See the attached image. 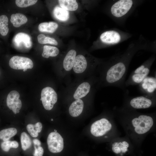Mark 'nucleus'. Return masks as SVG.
<instances>
[{"instance_id": "nucleus-3", "label": "nucleus", "mask_w": 156, "mask_h": 156, "mask_svg": "<svg viewBox=\"0 0 156 156\" xmlns=\"http://www.w3.org/2000/svg\"><path fill=\"white\" fill-rule=\"evenodd\" d=\"M131 123L134 132L138 135H142L150 130L153 125L154 121L151 116L140 114L132 119Z\"/></svg>"}, {"instance_id": "nucleus-28", "label": "nucleus", "mask_w": 156, "mask_h": 156, "mask_svg": "<svg viewBox=\"0 0 156 156\" xmlns=\"http://www.w3.org/2000/svg\"><path fill=\"white\" fill-rule=\"evenodd\" d=\"M18 146V142L16 141L9 140L3 141L1 145L2 150L5 152H8L11 148H17Z\"/></svg>"}, {"instance_id": "nucleus-22", "label": "nucleus", "mask_w": 156, "mask_h": 156, "mask_svg": "<svg viewBox=\"0 0 156 156\" xmlns=\"http://www.w3.org/2000/svg\"><path fill=\"white\" fill-rule=\"evenodd\" d=\"M8 18L5 14L0 15V35L3 37H5L8 34Z\"/></svg>"}, {"instance_id": "nucleus-8", "label": "nucleus", "mask_w": 156, "mask_h": 156, "mask_svg": "<svg viewBox=\"0 0 156 156\" xmlns=\"http://www.w3.org/2000/svg\"><path fill=\"white\" fill-rule=\"evenodd\" d=\"M133 4L131 0H120L115 3L112 6L111 12L116 17H121L129 10Z\"/></svg>"}, {"instance_id": "nucleus-17", "label": "nucleus", "mask_w": 156, "mask_h": 156, "mask_svg": "<svg viewBox=\"0 0 156 156\" xmlns=\"http://www.w3.org/2000/svg\"><path fill=\"white\" fill-rule=\"evenodd\" d=\"M76 55V52L74 50H71L68 52L63 62V67L66 70L70 71L73 68Z\"/></svg>"}, {"instance_id": "nucleus-19", "label": "nucleus", "mask_w": 156, "mask_h": 156, "mask_svg": "<svg viewBox=\"0 0 156 156\" xmlns=\"http://www.w3.org/2000/svg\"><path fill=\"white\" fill-rule=\"evenodd\" d=\"M10 21L14 27H18L26 23L27 21V19L23 14L17 13L11 15Z\"/></svg>"}, {"instance_id": "nucleus-16", "label": "nucleus", "mask_w": 156, "mask_h": 156, "mask_svg": "<svg viewBox=\"0 0 156 156\" xmlns=\"http://www.w3.org/2000/svg\"><path fill=\"white\" fill-rule=\"evenodd\" d=\"M83 107V102L81 99L76 100L70 105L69 108V113L72 117H77L82 112Z\"/></svg>"}, {"instance_id": "nucleus-14", "label": "nucleus", "mask_w": 156, "mask_h": 156, "mask_svg": "<svg viewBox=\"0 0 156 156\" xmlns=\"http://www.w3.org/2000/svg\"><path fill=\"white\" fill-rule=\"evenodd\" d=\"M87 67V62L85 57L82 55L76 56L73 67L74 72L77 74L83 73Z\"/></svg>"}, {"instance_id": "nucleus-31", "label": "nucleus", "mask_w": 156, "mask_h": 156, "mask_svg": "<svg viewBox=\"0 0 156 156\" xmlns=\"http://www.w3.org/2000/svg\"><path fill=\"white\" fill-rule=\"evenodd\" d=\"M34 151L33 156H42L44 153V149L40 146L34 145Z\"/></svg>"}, {"instance_id": "nucleus-15", "label": "nucleus", "mask_w": 156, "mask_h": 156, "mask_svg": "<svg viewBox=\"0 0 156 156\" xmlns=\"http://www.w3.org/2000/svg\"><path fill=\"white\" fill-rule=\"evenodd\" d=\"M91 88L90 84L88 82L82 83L78 86L74 92V99L77 100L85 97L90 92Z\"/></svg>"}, {"instance_id": "nucleus-9", "label": "nucleus", "mask_w": 156, "mask_h": 156, "mask_svg": "<svg viewBox=\"0 0 156 156\" xmlns=\"http://www.w3.org/2000/svg\"><path fill=\"white\" fill-rule=\"evenodd\" d=\"M9 64L12 68L16 70L31 69L33 63L30 58L22 56H15L10 59Z\"/></svg>"}, {"instance_id": "nucleus-18", "label": "nucleus", "mask_w": 156, "mask_h": 156, "mask_svg": "<svg viewBox=\"0 0 156 156\" xmlns=\"http://www.w3.org/2000/svg\"><path fill=\"white\" fill-rule=\"evenodd\" d=\"M129 146V143L125 141L116 142L112 144V150L116 154L122 155L128 151Z\"/></svg>"}, {"instance_id": "nucleus-7", "label": "nucleus", "mask_w": 156, "mask_h": 156, "mask_svg": "<svg viewBox=\"0 0 156 156\" xmlns=\"http://www.w3.org/2000/svg\"><path fill=\"white\" fill-rule=\"evenodd\" d=\"M47 142L49 150L51 153H60L63 149V139L61 135L56 132H52L49 134Z\"/></svg>"}, {"instance_id": "nucleus-30", "label": "nucleus", "mask_w": 156, "mask_h": 156, "mask_svg": "<svg viewBox=\"0 0 156 156\" xmlns=\"http://www.w3.org/2000/svg\"><path fill=\"white\" fill-rule=\"evenodd\" d=\"M26 128L27 131L31 136L36 138L38 136V133L35 129L33 125L29 124L27 125Z\"/></svg>"}, {"instance_id": "nucleus-11", "label": "nucleus", "mask_w": 156, "mask_h": 156, "mask_svg": "<svg viewBox=\"0 0 156 156\" xmlns=\"http://www.w3.org/2000/svg\"><path fill=\"white\" fill-rule=\"evenodd\" d=\"M20 94L16 91L12 90L8 94L6 99V103L8 107L12 110L14 114L17 113L16 111L20 110L22 107L21 100L19 99Z\"/></svg>"}, {"instance_id": "nucleus-21", "label": "nucleus", "mask_w": 156, "mask_h": 156, "mask_svg": "<svg viewBox=\"0 0 156 156\" xmlns=\"http://www.w3.org/2000/svg\"><path fill=\"white\" fill-rule=\"evenodd\" d=\"M54 17L57 19L61 21H66L69 18L68 12L58 6H56L53 11Z\"/></svg>"}, {"instance_id": "nucleus-32", "label": "nucleus", "mask_w": 156, "mask_h": 156, "mask_svg": "<svg viewBox=\"0 0 156 156\" xmlns=\"http://www.w3.org/2000/svg\"><path fill=\"white\" fill-rule=\"evenodd\" d=\"M34 126L35 129L38 133H40L41 131L42 126L41 122H37L34 125Z\"/></svg>"}, {"instance_id": "nucleus-4", "label": "nucleus", "mask_w": 156, "mask_h": 156, "mask_svg": "<svg viewBox=\"0 0 156 156\" xmlns=\"http://www.w3.org/2000/svg\"><path fill=\"white\" fill-rule=\"evenodd\" d=\"M156 95H144L131 98L129 101V106L135 109H146L153 106L155 101Z\"/></svg>"}, {"instance_id": "nucleus-33", "label": "nucleus", "mask_w": 156, "mask_h": 156, "mask_svg": "<svg viewBox=\"0 0 156 156\" xmlns=\"http://www.w3.org/2000/svg\"><path fill=\"white\" fill-rule=\"evenodd\" d=\"M33 142L34 145L37 146H40L41 142L40 141L37 139H35L33 140Z\"/></svg>"}, {"instance_id": "nucleus-29", "label": "nucleus", "mask_w": 156, "mask_h": 156, "mask_svg": "<svg viewBox=\"0 0 156 156\" xmlns=\"http://www.w3.org/2000/svg\"><path fill=\"white\" fill-rule=\"evenodd\" d=\"M37 0H16V5L20 8H26L34 5L37 2Z\"/></svg>"}, {"instance_id": "nucleus-26", "label": "nucleus", "mask_w": 156, "mask_h": 156, "mask_svg": "<svg viewBox=\"0 0 156 156\" xmlns=\"http://www.w3.org/2000/svg\"><path fill=\"white\" fill-rule=\"evenodd\" d=\"M21 141L22 148L24 151L29 148L31 146V140L29 135L25 132H23L21 133Z\"/></svg>"}, {"instance_id": "nucleus-27", "label": "nucleus", "mask_w": 156, "mask_h": 156, "mask_svg": "<svg viewBox=\"0 0 156 156\" xmlns=\"http://www.w3.org/2000/svg\"><path fill=\"white\" fill-rule=\"evenodd\" d=\"M38 41L41 44H49L57 45V41L54 38L46 36L44 35L41 34L39 35L37 37Z\"/></svg>"}, {"instance_id": "nucleus-12", "label": "nucleus", "mask_w": 156, "mask_h": 156, "mask_svg": "<svg viewBox=\"0 0 156 156\" xmlns=\"http://www.w3.org/2000/svg\"><path fill=\"white\" fill-rule=\"evenodd\" d=\"M101 41L107 44H114L119 42L121 39V36L117 32L113 30L105 31L100 36Z\"/></svg>"}, {"instance_id": "nucleus-24", "label": "nucleus", "mask_w": 156, "mask_h": 156, "mask_svg": "<svg viewBox=\"0 0 156 156\" xmlns=\"http://www.w3.org/2000/svg\"><path fill=\"white\" fill-rule=\"evenodd\" d=\"M59 53V49L56 47L49 45H44L43 47L42 56L45 58L49 57H55Z\"/></svg>"}, {"instance_id": "nucleus-10", "label": "nucleus", "mask_w": 156, "mask_h": 156, "mask_svg": "<svg viewBox=\"0 0 156 156\" xmlns=\"http://www.w3.org/2000/svg\"><path fill=\"white\" fill-rule=\"evenodd\" d=\"M139 89L145 95H156V77L147 76L139 84Z\"/></svg>"}, {"instance_id": "nucleus-20", "label": "nucleus", "mask_w": 156, "mask_h": 156, "mask_svg": "<svg viewBox=\"0 0 156 156\" xmlns=\"http://www.w3.org/2000/svg\"><path fill=\"white\" fill-rule=\"evenodd\" d=\"M58 27L56 23L53 22H43L38 25L39 30L41 32L53 33L55 31Z\"/></svg>"}, {"instance_id": "nucleus-2", "label": "nucleus", "mask_w": 156, "mask_h": 156, "mask_svg": "<svg viewBox=\"0 0 156 156\" xmlns=\"http://www.w3.org/2000/svg\"><path fill=\"white\" fill-rule=\"evenodd\" d=\"M154 59L153 57L149 59L133 71L125 81V87L140 84L149 74Z\"/></svg>"}, {"instance_id": "nucleus-34", "label": "nucleus", "mask_w": 156, "mask_h": 156, "mask_svg": "<svg viewBox=\"0 0 156 156\" xmlns=\"http://www.w3.org/2000/svg\"><path fill=\"white\" fill-rule=\"evenodd\" d=\"M27 69H23V72H25L27 70Z\"/></svg>"}, {"instance_id": "nucleus-6", "label": "nucleus", "mask_w": 156, "mask_h": 156, "mask_svg": "<svg viewBox=\"0 0 156 156\" xmlns=\"http://www.w3.org/2000/svg\"><path fill=\"white\" fill-rule=\"evenodd\" d=\"M57 98V94L52 88L47 87L42 90L40 100L45 109L51 110L56 103Z\"/></svg>"}, {"instance_id": "nucleus-23", "label": "nucleus", "mask_w": 156, "mask_h": 156, "mask_svg": "<svg viewBox=\"0 0 156 156\" xmlns=\"http://www.w3.org/2000/svg\"><path fill=\"white\" fill-rule=\"evenodd\" d=\"M58 2L62 8L67 11H75L78 8V5L76 0H60Z\"/></svg>"}, {"instance_id": "nucleus-35", "label": "nucleus", "mask_w": 156, "mask_h": 156, "mask_svg": "<svg viewBox=\"0 0 156 156\" xmlns=\"http://www.w3.org/2000/svg\"></svg>"}, {"instance_id": "nucleus-5", "label": "nucleus", "mask_w": 156, "mask_h": 156, "mask_svg": "<svg viewBox=\"0 0 156 156\" xmlns=\"http://www.w3.org/2000/svg\"><path fill=\"white\" fill-rule=\"evenodd\" d=\"M112 124L107 119L103 118L94 122L90 127L92 134L96 137L103 136L111 131Z\"/></svg>"}, {"instance_id": "nucleus-13", "label": "nucleus", "mask_w": 156, "mask_h": 156, "mask_svg": "<svg viewBox=\"0 0 156 156\" xmlns=\"http://www.w3.org/2000/svg\"><path fill=\"white\" fill-rule=\"evenodd\" d=\"M13 42L15 46L19 48L23 47L30 48L32 44L29 36L23 33H20L16 34L13 38Z\"/></svg>"}, {"instance_id": "nucleus-25", "label": "nucleus", "mask_w": 156, "mask_h": 156, "mask_svg": "<svg viewBox=\"0 0 156 156\" xmlns=\"http://www.w3.org/2000/svg\"><path fill=\"white\" fill-rule=\"evenodd\" d=\"M17 129L14 128H10L3 129L0 131V139L3 141L9 140L17 133Z\"/></svg>"}, {"instance_id": "nucleus-1", "label": "nucleus", "mask_w": 156, "mask_h": 156, "mask_svg": "<svg viewBox=\"0 0 156 156\" xmlns=\"http://www.w3.org/2000/svg\"><path fill=\"white\" fill-rule=\"evenodd\" d=\"M133 52H129L110 59L101 73V83L105 86L125 89V79Z\"/></svg>"}]
</instances>
